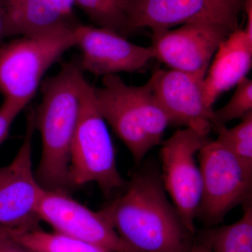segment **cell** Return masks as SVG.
<instances>
[{
	"label": "cell",
	"instance_id": "cell-18",
	"mask_svg": "<svg viewBox=\"0 0 252 252\" xmlns=\"http://www.w3.org/2000/svg\"><path fill=\"white\" fill-rule=\"evenodd\" d=\"M214 128L218 132L217 140L231 151L245 166L252 169V113L231 128L225 126Z\"/></svg>",
	"mask_w": 252,
	"mask_h": 252
},
{
	"label": "cell",
	"instance_id": "cell-6",
	"mask_svg": "<svg viewBox=\"0 0 252 252\" xmlns=\"http://www.w3.org/2000/svg\"><path fill=\"white\" fill-rule=\"evenodd\" d=\"M35 110L30 109L22 145L14 160L0 168V235L12 238L41 228L39 208L45 189L33 170L32 152Z\"/></svg>",
	"mask_w": 252,
	"mask_h": 252
},
{
	"label": "cell",
	"instance_id": "cell-3",
	"mask_svg": "<svg viewBox=\"0 0 252 252\" xmlns=\"http://www.w3.org/2000/svg\"><path fill=\"white\" fill-rule=\"evenodd\" d=\"M94 99L106 123L130 151L136 165L142 163L149 151L161 143L168 118L158 104L149 81L129 86L117 74L94 86Z\"/></svg>",
	"mask_w": 252,
	"mask_h": 252
},
{
	"label": "cell",
	"instance_id": "cell-25",
	"mask_svg": "<svg viewBox=\"0 0 252 252\" xmlns=\"http://www.w3.org/2000/svg\"><path fill=\"white\" fill-rule=\"evenodd\" d=\"M187 252H212L208 244L204 240L200 243H194L193 247Z\"/></svg>",
	"mask_w": 252,
	"mask_h": 252
},
{
	"label": "cell",
	"instance_id": "cell-11",
	"mask_svg": "<svg viewBox=\"0 0 252 252\" xmlns=\"http://www.w3.org/2000/svg\"><path fill=\"white\" fill-rule=\"evenodd\" d=\"M41 221L55 232L99 247L107 252H133L102 211L94 212L68 192L45 190L39 208Z\"/></svg>",
	"mask_w": 252,
	"mask_h": 252
},
{
	"label": "cell",
	"instance_id": "cell-17",
	"mask_svg": "<svg viewBox=\"0 0 252 252\" xmlns=\"http://www.w3.org/2000/svg\"><path fill=\"white\" fill-rule=\"evenodd\" d=\"M9 238L36 252H107L92 244L41 228Z\"/></svg>",
	"mask_w": 252,
	"mask_h": 252
},
{
	"label": "cell",
	"instance_id": "cell-9",
	"mask_svg": "<svg viewBox=\"0 0 252 252\" xmlns=\"http://www.w3.org/2000/svg\"><path fill=\"white\" fill-rule=\"evenodd\" d=\"M207 136L186 127L160 143L162 185L182 221L193 234L202 195L201 173L195 155Z\"/></svg>",
	"mask_w": 252,
	"mask_h": 252
},
{
	"label": "cell",
	"instance_id": "cell-1",
	"mask_svg": "<svg viewBox=\"0 0 252 252\" xmlns=\"http://www.w3.org/2000/svg\"><path fill=\"white\" fill-rule=\"evenodd\" d=\"M101 211L133 252H187L194 245L154 163L132 172L125 191Z\"/></svg>",
	"mask_w": 252,
	"mask_h": 252
},
{
	"label": "cell",
	"instance_id": "cell-24",
	"mask_svg": "<svg viewBox=\"0 0 252 252\" xmlns=\"http://www.w3.org/2000/svg\"><path fill=\"white\" fill-rule=\"evenodd\" d=\"M63 14L69 19H76L73 12L74 0H56Z\"/></svg>",
	"mask_w": 252,
	"mask_h": 252
},
{
	"label": "cell",
	"instance_id": "cell-19",
	"mask_svg": "<svg viewBox=\"0 0 252 252\" xmlns=\"http://www.w3.org/2000/svg\"><path fill=\"white\" fill-rule=\"evenodd\" d=\"M74 4L97 27L108 28L122 34L125 18L119 0H74Z\"/></svg>",
	"mask_w": 252,
	"mask_h": 252
},
{
	"label": "cell",
	"instance_id": "cell-20",
	"mask_svg": "<svg viewBox=\"0 0 252 252\" xmlns=\"http://www.w3.org/2000/svg\"><path fill=\"white\" fill-rule=\"evenodd\" d=\"M237 86L234 94L223 107L213 111L212 127L225 126L235 119H243L252 113V81L245 77Z\"/></svg>",
	"mask_w": 252,
	"mask_h": 252
},
{
	"label": "cell",
	"instance_id": "cell-16",
	"mask_svg": "<svg viewBox=\"0 0 252 252\" xmlns=\"http://www.w3.org/2000/svg\"><path fill=\"white\" fill-rule=\"evenodd\" d=\"M252 201L234 223L207 230L204 240L212 252H252Z\"/></svg>",
	"mask_w": 252,
	"mask_h": 252
},
{
	"label": "cell",
	"instance_id": "cell-15",
	"mask_svg": "<svg viewBox=\"0 0 252 252\" xmlns=\"http://www.w3.org/2000/svg\"><path fill=\"white\" fill-rule=\"evenodd\" d=\"M6 38L19 36L63 23H77L63 14L56 0H0Z\"/></svg>",
	"mask_w": 252,
	"mask_h": 252
},
{
	"label": "cell",
	"instance_id": "cell-8",
	"mask_svg": "<svg viewBox=\"0 0 252 252\" xmlns=\"http://www.w3.org/2000/svg\"><path fill=\"white\" fill-rule=\"evenodd\" d=\"M245 0H119L125 18L122 34L127 37L148 28L152 35L179 25L209 22L223 25L235 31Z\"/></svg>",
	"mask_w": 252,
	"mask_h": 252
},
{
	"label": "cell",
	"instance_id": "cell-2",
	"mask_svg": "<svg viewBox=\"0 0 252 252\" xmlns=\"http://www.w3.org/2000/svg\"><path fill=\"white\" fill-rule=\"evenodd\" d=\"M84 72L79 58L64 63L57 74L40 85L41 102L35 110L36 129L42 142L36 180L45 190L68 192L71 147L80 111Z\"/></svg>",
	"mask_w": 252,
	"mask_h": 252
},
{
	"label": "cell",
	"instance_id": "cell-5",
	"mask_svg": "<svg viewBox=\"0 0 252 252\" xmlns=\"http://www.w3.org/2000/svg\"><path fill=\"white\" fill-rule=\"evenodd\" d=\"M69 179L72 188L94 182L107 197L127 182L118 170L115 149L96 103L94 86L84 76L80 82V111L71 147Z\"/></svg>",
	"mask_w": 252,
	"mask_h": 252
},
{
	"label": "cell",
	"instance_id": "cell-12",
	"mask_svg": "<svg viewBox=\"0 0 252 252\" xmlns=\"http://www.w3.org/2000/svg\"><path fill=\"white\" fill-rule=\"evenodd\" d=\"M83 72L105 77L143 69L155 56L152 46L137 45L108 28L79 23L76 29Z\"/></svg>",
	"mask_w": 252,
	"mask_h": 252
},
{
	"label": "cell",
	"instance_id": "cell-26",
	"mask_svg": "<svg viewBox=\"0 0 252 252\" xmlns=\"http://www.w3.org/2000/svg\"><path fill=\"white\" fill-rule=\"evenodd\" d=\"M6 38V32H5V26L4 17H3L2 12L0 9V44L2 43L3 39Z\"/></svg>",
	"mask_w": 252,
	"mask_h": 252
},
{
	"label": "cell",
	"instance_id": "cell-23",
	"mask_svg": "<svg viewBox=\"0 0 252 252\" xmlns=\"http://www.w3.org/2000/svg\"><path fill=\"white\" fill-rule=\"evenodd\" d=\"M243 11L246 15V26L244 28V31L246 33L250 40H252V0H245Z\"/></svg>",
	"mask_w": 252,
	"mask_h": 252
},
{
	"label": "cell",
	"instance_id": "cell-22",
	"mask_svg": "<svg viewBox=\"0 0 252 252\" xmlns=\"http://www.w3.org/2000/svg\"><path fill=\"white\" fill-rule=\"evenodd\" d=\"M0 252H36L13 239L0 235Z\"/></svg>",
	"mask_w": 252,
	"mask_h": 252
},
{
	"label": "cell",
	"instance_id": "cell-21",
	"mask_svg": "<svg viewBox=\"0 0 252 252\" xmlns=\"http://www.w3.org/2000/svg\"><path fill=\"white\" fill-rule=\"evenodd\" d=\"M21 112L14 104L4 100L0 107V146L7 138L13 122Z\"/></svg>",
	"mask_w": 252,
	"mask_h": 252
},
{
	"label": "cell",
	"instance_id": "cell-4",
	"mask_svg": "<svg viewBox=\"0 0 252 252\" xmlns=\"http://www.w3.org/2000/svg\"><path fill=\"white\" fill-rule=\"evenodd\" d=\"M77 23H63L0 44V93L23 110L44 74L77 44Z\"/></svg>",
	"mask_w": 252,
	"mask_h": 252
},
{
	"label": "cell",
	"instance_id": "cell-7",
	"mask_svg": "<svg viewBox=\"0 0 252 252\" xmlns=\"http://www.w3.org/2000/svg\"><path fill=\"white\" fill-rule=\"evenodd\" d=\"M198 157L202 195L197 218L217 225L232 209L252 201V169L217 140H207Z\"/></svg>",
	"mask_w": 252,
	"mask_h": 252
},
{
	"label": "cell",
	"instance_id": "cell-13",
	"mask_svg": "<svg viewBox=\"0 0 252 252\" xmlns=\"http://www.w3.org/2000/svg\"><path fill=\"white\" fill-rule=\"evenodd\" d=\"M204 79L176 69L154 71L149 81L170 124L210 133L214 110L205 103Z\"/></svg>",
	"mask_w": 252,
	"mask_h": 252
},
{
	"label": "cell",
	"instance_id": "cell-14",
	"mask_svg": "<svg viewBox=\"0 0 252 252\" xmlns=\"http://www.w3.org/2000/svg\"><path fill=\"white\" fill-rule=\"evenodd\" d=\"M204 79V95L212 109L220 94L238 85L252 66V40L238 28L217 49Z\"/></svg>",
	"mask_w": 252,
	"mask_h": 252
},
{
	"label": "cell",
	"instance_id": "cell-10",
	"mask_svg": "<svg viewBox=\"0 0 252 252\" xmlns=\"http://www.w3.org/2000/svg\"><path fill=\"white\" fill-rule=\"evenodd\" d=\"M219 23L194 22L152 35L155 59L170 69L205 77L220 44L233 32Z\"/></svg>",
	"mask_w": 252,
	"mask_h": 252
}]
</instances>
